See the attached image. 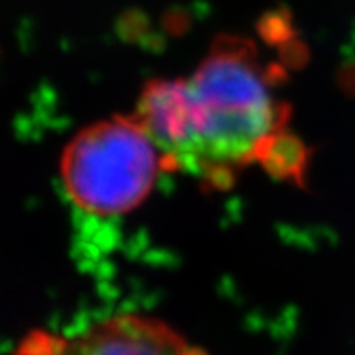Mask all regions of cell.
<instances>
[{"label":"cell","mask_w":355,"mask_h":355,"mask_svg":"<svg viewBox=\"0 0 355 355\" xmlns=\"http://www.w3.org/2000/svg\"><path fill=\"white\" fill-rule=\"evenodd\" d=\"M18 355H206L159 320L117 315L94 324L76 338L35 332Z\"/></svg>","instance_id":"3"},{"label":"cell","mask_w":355,"mask_h":355,"mask_svg":"<svg viewBox=\"0 0 355 355\" xmlns=\"http://www.w3.org/2000/svg\"><path fill=\"white\" fill-rule=\"evenodd\" d=\"M135 119L166 166L224 180L276 146L287 114L266 71L245 45H215L193 74L153 80Z\"/></svg>","instance_id":"1"},{"label":"cell","mask_w":355,"mask_h":355,"mask_svg":"<svg viewBox=\"0 0 355 355\" xmlns=\"http://www.w3.org/2000/svg\"><path fill=\"white\" fill-rule=\"evenodd\" d=\"M164 168L161 150L135 116L110 117L72 137L63 152L62 179L80 209L117 216L146 200Z\"/></svg>","instance_id":"2"}]
</instances>
